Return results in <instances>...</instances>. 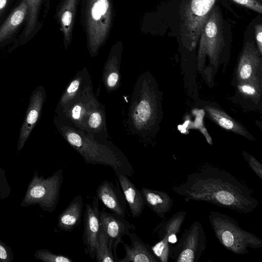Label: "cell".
<instances>
[{"mask_svg":"<svg viewBox=\"0 0 262 262\" xmlns=\"http://www.w3.org/2000/svg\"><path fill=\"white\" fill-rule=\"evenodd\" d=\"M190 201L207 202L217 206L247 214L258 206L251 189L230 172L206 164L188 174L184 182L171 188Z\"/></svg>","mask_w":262,"mask_h":262,"instance_id":"obj_1","label":"cell"},{"mask_svg":"<svg viewBox=\"0 0 262 262\" xmlns=\"http://www.w3.org/2000/svg\"><path fill=\"white\" fill-rule=\"evenodd\" d=\"M63 137L78 152L86 164L110 167L116 176L121 174L132 177L133 167L125 155L112 143L99 139L66 122L62 127Z\"/></svg>","mask_w":262,"mask_h":262,"instance_id":"obj_2","label":"cell"},{"mask_svg":"<svg viewBox=\"0 0 262 262\" xmlns=\"http://www.w3.org/2000/svg\"><path fill=\"white\" fill-rule=\"evenodd\" d=\"M112 0H81L80 20L86 36L87 47L92 57L107 39L112 26Z\"/></svg>","mask_w":262,"mask_h":262,"instance_id":"obj_3","label":"cell"},{"mask_svg":"<svg viewBox=\"0 0 262 262\" xmlns=\"http://www.w3.org/2000/svg\"><path fill=\"white\" fill-rule=\"evenodd\" d=\"M209 222L220 243L235 254H245L249 249L262 247V239L244 230L230 216L219 211H210Z\"/></svg>","mask_w":262,"mask_h":262,"instance_id":"obj_4","label":"cell"},{"mask_svg":"<svg viewBox=\"0 0 262 262\" xmlns=\"http://www.w3.org/2000/svg\"><path fill=\"white\" fill-rule=\"evenodd\" d=\"M156 105L155 94L145 77L137 81L129 107L127 124L130 132L144 137L154 125Z\"/></svg>","mask_w":262,"mask_h":262,"instance_id":"obj_5","label":"cell"},{"mask_svg":"<svg viewBox=\"0 0 262 262\" xmlns=\"http://www.w3.org/2000/svg\"><path fill=\"white\" fill-rule=\"evenodd\" d=\"M170 246L169 258L176 262H198L206 247L205 232L201 223L194 221Z\"/></svg>","mask_w":262,"mask_h":262,"instance_id":"obj_6","label":"cell"},{"mask_svg":"<svg viewBox=\"0 0 262 262\" xmlns=\"http://www.w3.org/2000/svg\"><path fill=\"white\" fill-rule=\"evenodd\" d=\"M200 37L199 65L207 55L212 64L216 63L224 45L222 17L217 8L213 7L210 12Z\"/></svg>","mask_w":262,"mask_h":262,"instance_id":"obj_7","label":"cell"},{"mask_svg":"<svg viewBox=\"0 0 262 262\" xmlns=\"http://www.w3.org/2000/svg\"><path fill=\"white\" fill-rule=\"evenodd\" d=\"M217 0H190L184 7L182 36L192 50L196 46L209 14Z\"/></svg>","mask_w":262,"mask_h":262,"instance_id":"obj_8","label":"cell"},{"mask_svg":"<svg viewBox=\"0 0 262 262\" xmlns=\"http://www.w3.org/2000/svg\"><path fill=\"white\" fill-rule=\"evenodd\" d=\"M187 214L185 211H179L170 217L164 220L154 229L159 241L151 247L155 256L161 262H167L169 258L170 244L177 242V235Z\"/></svg>","mask_w":262,"mask_h":262,"instance_id":"obj_9","label":"cell"},{"mask_svg":"<svg viewBox=\"0 0 262 262\" xmlns=\"http://www.w3.org/2000/svg\"><path fill=\"white\" fill-rule=\"evenodd\" d=\"M99 103L93 93L91 81L63 110L66 118L76 127L85 131L86 119L91 111Z\"/></svg>","mask_w":262,"mask_h":262,"instance_id":"obj_10","label":"cell"},{"mask_svg":"<svg viewBox=\"0 0 262 262\" xmlns=\"http://www.w3.org/2000/svg\"><path fill=\"white\" fill-rule=\"evenodd\" d=\"M100 226L103 229L109 240L110 246L115 257L119 259L117 248L121 243L122 237L135 230V226L124 217L104 210L100 211Z\"/></svg>","mask_w":262,"mask_h":262,"instance_id":"obj_11","label":"cell"},{"mask_svg":"<svg viewBox=\"0 0 262 262\" xmlns=\"http://www.w3.org/2000/svg\"><path fill=\"white\" fill-rule=\"evenodd\" d=\"M261 54L253 43L245 45L238 62L236 71L238 82L261 81Z\"/></svg>","mask_w":262,"mask_h":262,"instance_id":"obj_12","label":"cell"},{"mask_svg":"<svg viewBox=\"0 0 262 262\" xmlns=\"http://www.w3.org/2000/svg\"><path fill=\"white\" fill-rule=\"evenodd\" d=\"M99 213V201L95 196L91 203L85 204L82 235L87 253L93 260L95 258L97 236L100 228Z\"/></svg>","mask_w":262,"mask_h":262,"instance_id":"obj_13","label":"cell"},{"mask_svg":"<svg viewBox=\"0 0 262 262\" xmlns=\"http://www.w3.org/2000/svg\"><path fill=\"white\" fill-rule=\"evenodd\" d=\"M116 186L107 180L102 181L96 189V197L111 212L125 217L126 202L118 181Z\"/></svg>","mask_w":262,"mask_h":262,"instance_id":"obj_14","label":"cell"},{"mask_svg":"<svg viewBox=\"0 0 262 262\" xmlns=\"http://www.w3.org/2000/svg\"><path fill=\"white\" fill-rule=\"evenodd\" d=\"M79 0H60L56 9V18L63 36L66 49L72 40Z\"/></svg>","mask_w":262,"mask_h":262,"instance_id":"obj_15","label":"cell"},{"mask_svg":"<svg viewBox=\"0 0 262 262\" xmlns=\"http://www.w3.org/2000/svg\"><path fill=\"white\" fill-rule=\"evenodd\" d=\"M127 236L130 239L131 245L121 241L120 244L124 247L125 255L119 259V262L159 261L152 252L151 247L144 243L134 232H130Z\"/></svg>","mask_w":262,"mask_h":262,"instance_id":"obj_16","label":"cell"},{"mask_svg":"<svg viewBox=\"0 0 262 262\" xmlns=\"http://www.w3.org/2000/svg\"><path fill=\"white\" fill-rule=\"evenodd\" d=\"M123 43L121 41L116 42L104 67L103 81L108 92L118 88L120 82V66Z\"/></svg>","mask_w":262,"mask_h":262,"instance_id":"obj_17","label":"cell"},{"mask_svg":"<svg viewBox=\"0 0 262 262\" xmlns=\"http://www.w3.org/2000/svg\"><path fill=\"white\" fill-rule=\"evenodd\" d=\"M116 177L132 217H139L142 214L145 206L141 191L128 178V176L121 174Z\"/></svg>","mask_w":262,"mask_h":262,"instance_id":"obj_18","label":"cell"},{"mask_svg":"<svg viewBox=\"0 0 262 262\" xmlns=\"http://www.w3.org/2000/svg\"><path fill=\"white\" fill-rule=\"evenodd\" d=\"M145 204L159 217L164 219L173 206V200L166 192L146 187L141 190Z\"/></svg>","mask_w":262,"mask_h":262,"instance_id":"obj_19","label":"cell"},{"mask_svg":"<svg viewBox=\"0 0 262 262\" xmlns=\"http://www.w3.org/2000/svg\"><path fill=\"white\" fill-rule=\"evenodd\" d=\"M83 201L81 195L75 196L58 216V226L66 232H71L81 221Z\"/></svg>","mask_w":262,"mask_h":262,"instance_id":"obj_20","label":"cell"},{"mask_svg":"<svg viewBox=\"0 0 262 262\" xmlns=\"http://www.w3.org/2000/svg\"><path fill=\"white\" fill-rule=\"evenodd\" d=\"M205 108L209 117L221 127L250 140L253 139V137L240 123L222 110L211 106H206Z\"/></svg>","mask_w":262,"mask_h":262,"instance_id":"obj_21","label":"cell"},{"mask_svg":"<svg viewBox=\"0 0 262 262\" xmlns=\"http://www.w3.org/2000/svg\"><path fill=\"white\" fill-rule=\"evenodd\" d=\"M28 7L23 0L0 27V41L8 38L16 30L28 15Z\"/></svg>","mask_w":262,"mask_h":262,"instance_id":"obj_22","label":"cell"},{"mask_svg":"<svg viewBox=\"0 0 262 262\" xmlns=\"http://www.w3.org/2000/svg\"><path fill=\"white\" fill-rule=\"evenodd\" d=\"M91 81V77L86 68L78 72L68 84L62 95L61 104L63 107V110Z\"/></svg>","mask_w":262,"mask_h":262,"instance_id":"obj_23","label":"cell"},{"mask_svg":"<svg viewBox=\"0 0 262 262\" xmlns=\"http://www.w3.org/2000/svg\"><path fill=\"white\" fill-rule=\"evenodd\" d=\"M85 132L93 135L106 132L104 106L99 103L91 111L85 122Z\"/></svg>","mask_w":262,"mask_h":262,"instance_id":"obj_24","label":"cell"},{"mask_svg":"<svg viewBox=\"0 0 262 262\" xmlns=\"http://www.w3.org/2000/svg\"><path fill=\"white\" fill-rule=\"evenodd\" d=\"M95 258L97 262H119L115 257L108 238L101 226L97 236Z\"/></svg>","mask_w":262,"mask_h":262,"instance_id":"obj_25","label":"cell"},{"mask_svg":"<svg viewBox=\"0 0 262 262\" xmlns=\"http://www.w3.org/2000/svg\"><path fill=\"white\" fill-rule=\"evenodd\" d=\"M26 1L28 7V12L25 35L28 36L32 33L36 27L39 10L42 0H26Z\"/></svg>","mask_w":262,"mask_h":262,"instance_id":"obj_26","label":"cell"},{"mask_svg":"<svg viewBox=\"0 0 262 262\" xmlns=\"http://www.w3.org/2000/svg\"><path fill=\"white\" fill-rule=\"evenodd\" d=\"M261 81H246L237 83L238 92L246 98L259 100L261 96Z\"/></svg>","mask_w":262,"mask_h":262,"instance_id":"obj_27","label":"cell"},{"mask_svg":"<svg viewBox=\"0 0 262 262\" xmlns=\"http://www.w3.org/2000/svg\"><path fill=\"white\" fill-rule=\"evenodd\" d=\"M242 155L251 169L260 180H262L261 164L254 157L246 151H243Z\"/></svg>","mask_w":262,"mask_h":262,"instance_id":"obj_28","label":"cell"},{"mask_svg":"<svg viewBox=\"0 0 262 262\" xmlns=\"http://www.w3.org/2000/svg\"><path fill=\"white\" fill-rule=\"evenodd\" d=\"M40 258L44 261L50 262H73L69 257L63 255H56L45 251L40 254Z\"/></svg>","mask_w":262,"mask_h":262,"instance_id":"obj_29","label":"cell"},{"mask_svg":"<svg viewBox=\"0 0 262 262\" xmlns=\"http://www.w3.org/2000/svg\"><path fill=\"white\" fill-rule=\"evenodd\" d=\"M236 3L247 7L259 14L262 13V5L256 0H232Z\"/></svg>","mask_w":262,"mask_h":262,"instance_id":"obj_30","label":"cell"},{"mask_svg":"<svg viewBox=\"0 0 262 262\" xmlns=\"http://www.w3.org/2000/svg\"><path fill=\"white\" fill-rule=\"evenodd\" d=\"M255 33L258 50L261 55L262 54V25L257 24L255 26Z\"/></svg>","mask_w":262,"mask_h":262,"instance_id":"obj_31","label":"cell"},{"mask_svg":"<svg viewBox=\"0 0 262 262\" xmlns=\"http://www.w3.org/2000/svg\"><path fill=\"white\" fill-rule=\"evenodd\" d=\"M38 112L36 110L31 111L27 117V122L30 124H34L37 120Z\"/></svg>","mask_w":262,"mask_h":262,"instance_id":"obj_32","label":"cell"},{"mask_svg":"<svg viewBox=\"0 0 262 262\" xmlns=\"http://www.w3.org/2000/svg\"><path fill=\"white\" fill-rule=\"evenodd\" d=\"M7 252L4 248L0 245V258L4 259L7 258Z\"/></svg>","mask_w":262,"mask_h":262,"instance_id":"obj_33","label":"cell"},{"mask_svg":"<svg viewBox=\"0 0 262 262\" xmlns=\"http://www.w3.org/2000/svg\"><path fill=\"white\" fill-rule=\"evenodd\" d=\"M8 1V0H0V14L4 11Z\"/></svg>","mask_w":262,"mask_h":262,"instance_id":"obj_34","label":"cell"},{"mask_svg":"<svg viewBox=\"0 0 262 262\" xmlns=\"http://www.w3.org/2000/svg\"><path fill=\"white\" fill-rule=\"evenodd\" d=\"M260 1H261V0H260Z\"/></svg>","mask_w":262,"mask_h":262,"instance_id":"obj_35","label":"cell"}]
</instances>
